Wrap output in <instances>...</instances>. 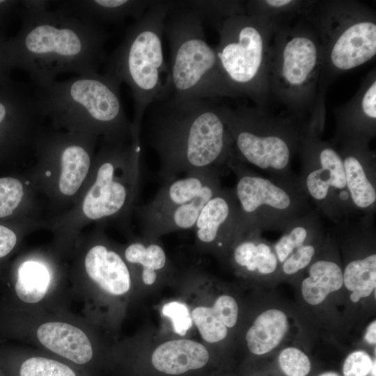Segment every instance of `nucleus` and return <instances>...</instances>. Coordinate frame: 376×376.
Returning a JSON list of instances; mask_svg holds the SVG:
<instances>
[{"instance_id": "1", "label": "nucleus", "mask_w": 376, "mask_h": 376, "mask_svg": "<svg viewBox=\"0 0 376 376\" xmlns=\"http://www.w3.org/2000/svg\"><path fill=\"white\" fill-rule=\"evenodd\" d=\"M143 120L146 140L158 156L165 182L180 173L228 169L233 141L216 99L182 100L160 93Z\"/></svg>"}, {"instance_id": "2", "label": "nucleus", "mask_w": 376, "mask_h": 376, "mask_svg": "<svg viewBox=\"0 0 376 376\" xmlns=\"http://www.w3.org/2000/svg\"><path fill=\"white\" fill-rule=\"evenodd\" d=\"M107 38L103 26L50 8L21 22L16 35L6 39L4 52L11 69L25 71L34 87H42L61 73H99Z\"/></svg>"}, {"instance_id": "3", "label": "nucleus", "mask_w": 376, "mask_h": 376, "mask_svg": "<svg viewBox=\"0 0 376 376\" xmlns=\"http://www.w3.org/2000/svg\"><path fill=\"white\" fill-rule=\"evenodd\" d=\"M141 135L127 143L101 141L89 176L75 204L46 221L58 236L72 237L91 223L127 232L141 180Z\"/></svg>"}, {"instance_id": "4", "label": "nucleus", "mask_w": 376, "mask_h": 376, "mask_svg": "<svg viewBox=\"0 0 376 376\" xmlns=\"http://www.w3.org/2000/svg\"><path fill=\"white\" fill-rule=\"evenodd\" d=\"M120 85L104 72L56 80L34 87L33 92L41 113L54 129L127 143L133 129L124 111Z\"/></svg>"}, {"instance_id": "5", "label": "nucleus", "mask_w": 376, "mask_h": 376, "mask_svg": "<svg viewBox=\"0 0 376 376\" xmlns=\"http://www.w3.org/2000/svg\"><path fill=\"white\" fill-rule=\"evenodd\" d=\"M315 29L321 46L322 68L318 95L310 119L324 127L327 90L343 73L376 54V14L353 0H315L302 17Z\"/></svg>"}, {"instance_id": "6", "label": "nucleus", "mask_w": 376, "mask_h": 376, "mask_svg": "<svg viewBox=\"0 0 376 376\" xmlns=\"http://www.w3.org/2000/svg\"><path fill=\"white\" fill-rule=\"evenodd\" d=\"M164 35L169 45L170 65L161 93L182 100L237 97L224 75L214 47L207 43L203 23L184 1H177L169 11Z\"/></svg>"}, {"instance_id": "7", "label": "nucleus", "mask_w": 376, "mask_h": 376, "mask_svg": "<svg viewBox=\"0 0 376 376\" xmlns=\"http://www.w3.org/2000/svg\"><path fill=\"white\" fill-rule=\"evenodd\" d=\"M177 1H155L143 17L127 29L124 38L106 62L104 73L126 84L134 101L133 132L141 133L144 114L163 88L168 75L163 52L167 15Z\"/></svg>"}, {"instance_id": "8", "label": "nucleus", "mask_w": 376, "mask_h": 376, "mask_svg": "<svg viewBox=\"0 0 376 376\" xmlns=\"http://www.w3.org/2000/svg\"><path fill=\"white\" fill-rule=\"evenodd\" d=\"M322 51L313 27L304 18L278 27L270 47V98L283 105L299 123L311 115L317 98Z\"/></svg>"}, {"instance_id": "9", "label": "nucleus", "mask_w": 376, "mask_h": 376, "mask_svg": "<svg viewBox=\"0 0 376 376\" xmlns=\"http://www.w3.org/2000/svg\"><path fill=\"white\" fill-rule=\"evenodd\" d=\"M98 138L46 128L24 175L49 214L60 215L76 202L91 173Z\"/></svg>"}, {"instance_id": "10", "label": "nucleus", "mask_w": 376, "mask_h": 376, "mask_svg": "<svg viewBox=\"0 0 376 376\" xmlns=\"http://www.w3.org/2000/svg\"><path fill=\"white\" fill-rule=\"evenodd\" d=\"M230 134L234 157L271 177L294 180L292 159L298 152L301 123L291 116L274 115L266 108L219 104Z\"/></svg>"}, {"instance_id": "11", "label": "nucleus", "mask_w": 376, "mask_h": 376, "mask_svg": "<svg viewBox=\"0 0 376 376\" xmlns=\"http://www.w3.org/2000/svg\"><path fill=\"white\" fill-rule=\"evenodd\" d=\"M278 27L246 13L226 19L214 47L224 75L233 91L266 108L270 98L268 70L270 47Z\"/></svg>"}, {"instance_id": "12", "label": "nucleus", "mask_w": 376, "mask_h": 376, "mask_svg": "<svg viewBox=\"0 0 376 376\" xmlns=\"http://www.w3.org/2000/svg\"><path fill=\"white\" fill-rule=\"evenodd\" d=\"M228 169L235 175L234 189L244 233L258 230L283 232L313 208L298 176L294 180L266 178L234 157Z\"/></svg>"}, {"instance_id": "13", "label": "nucleus", "mask_w": 376, "mask_h": 376, "mask_svg": "<svg viewBox=\"0 0 376 376\" xmlns=\"http://www.w3.org/2000/svg\"><path fill=\"white\" fill-rule=\"evenodd\" d=\"M298 152L299 181L311 203L336 224L350 219L357 210L350 198L342 158L336 146L322 138L308 123H301Z\"/></svg>"}, {"instance_id": "14", "label": "nucleus", "mask_w": 376, "mask_h": 376, "mask_svg": "<svg viewBox=\"0 0 376 376\" xmlns=\"http://www.w3.org/2000/svg\"><path fill=\"white\" fill-rule=\"evenodd\" d=\"M221 173L205 170L164 182L149 202L134 208L143 237L158 239L194 228L204 205L222 187Z\"/></svg>"}, {"instance_id": "15", "label": "nucleus", "mask_w": 376, "mask_h": 376, "mask_svg": "<svg viewBox=\"0 0 376 376\" xmlns=\"http://www.w3.org/2000/svg\"><path fill=\"white\" fill-rule=\"evenodd\" d=\"M45 119L27 85L10 78L0 85V175L31 165Z\"/></svg>"}, {"instance_id": "16", "label": "nucleus", "mask_w": 376, "mask_h": 376, "mask_svg": "<svg viewBox=\"0 0 376 376\" xmlns=\"http://www.w3.org/2000/svg\"><path fill=\"white\" fill-rule=\"evenodd\" d=\"M375 224L363 220L344 225L336 233L343 254V288L352 304L375 295Z\"/></svg>"}, {"instance_id": "17", "label": "nucleus", "mask_w": 376, "mask_h": 376, "mask_svg": "<svg viewBox=\"0 0 376 376\" xmlns=\"http://www.w3.org/2000/svg\"><path fill=\"white\" fill-rule=\"evenodd\" d=\"M194 228L198 248L227 258L235 240L244 233L234 189L221 187L204 205Z\"/></svg>"}, {"instance_id": "18", "label": "nucleus", "mask_w": 376, "mask_h": 376, "mask_svg": "<svg viewBox=\"0 0 376 376\" xmlns=\"http://www.w3.org/2000/svg\"><path fill=\"white\" fill-rule=\"evenodd\" d=\"M370 142L353 139L335 144L343 163L350 198L362 215H375L376 211V159Z\"/></svg>"}, {"instance_id": "19", "label": "nucleus", "mask_w": 376, "mask_h": 376, "mask_svg": "<svg viewBox=\"0 0 376 376\" xmlns=\"http://www.w3.org/2000/svg\"><path fill=\"white\" fill-rule=\"evenodd\" d=\"M336 128L331 142L344 139L371 141L376 136V70H371L355 94L333 109Z\"/></svg>"}, {"instance_id": "20", "label": "nucleus", "mask_w": 376, "mask_h": 376, "mask_svg": "<svg viewBox=\"0 0 376 376\" xmlns=\"http://www.w3.org/2000/svg\"><path fill=\"white\" fill-rule=\"evenodd\" d=\"M300 284L301 295L310 306H321L343 287L340 250L334 233L327 232L324 245L306 269Z\"/></svg>"}, {"instance_id": "21", "label": "nucleus", "mask_w": 376, "mask_h": 376, "mask_svg": "<svg viewBox=\"0 0 376 376\" xmlns=\"http://www.w3.org/2000/svg\"><path fill=\"white\" fill-rule=\"evenodd\" d=\"M258 230L242 233L233 244L228 257L234 269L243 276L259 280L279 277L280 263L272 244Z\"/></svg>"}, {"instance_id": "22", "label": "nucleus", "mask_w": 376, "mask_h": 376, "mask_svg": "<svg viewBox=\"0 0 376 376\" xmlns=\"http://www.w3.org/2000/svg\"><path fill=\"white\" fill-rule=\"evenodd\" d=\"M154 3L142 0L52 1L53 9L102 26L118 24L129 17L138 20Z\"/></svg>"}, {"instance_id": "23", "label": "nucleus", "mask_w": 376, "mask_h": 376, "mask_svg": "<svg viewBox=\"0 0 376 376\" xmlns=\"http://www.w3.org/2000/svg\"><path fill=\"white\" fill-rule=\"evenodd\" d=\"M45 208L23 172L0 175V222H38L45 227Z\"/></svg>"}, {"instance_id": "24", "label": "nucleus", "mask_w": 376, "mask_h": 376, "mask_svg": "<svg viewBox=\"0 0 376 376\" xmlns=\"http://www.w3.org/2000/svg\"><path fill=\"white\" fill-rule=\"evenodd\" d=\"M84 265L87 276L107 293L122 295L130 290L131 274L126 261L104 242L88 250Z\"/></svg>"}, {"instance_id": "25", "label": "nucleus", "mask_w": 376, "mask_h": 376, "mask_svg": "<svg viewBox=\"0 0 376 376\" xmlns=\"http://www.w3.org/2000/svg\"><path fill=\"white\" fill-rule=\"evenodd\" d=\"M209 359L210 353L205 345L187 338L166 341L151 355V363L157 370L173 375L200 369Z\"/></svg>"}, {"instance_id": "26", "label": "nucleus", "mask_w": 376, "mask_h": 376, "mask_svg": "<svg viewBox=\"0 0 376 376\" xmlns=\"http://www.w3.org/2000/svg\"><path fill=\"white\" fill-rule=\"evenodd\" d=\"M36 335L46 348L77 364L86 363L93 357L91 343L86 334L70 324L46 322L39 327Z\"/></svg>"}, {"instance_id": "27", "label": "nucleus", "mask_w": 376, "mask_h": 376, "mask_svg": "<svg viewBox=\"0 0 376 376\" xmlns=\"http://www.w3.org/2000/svg\"><path fill=\"white\" fill-rule=\"evenodd\" d=\"M193 323L207 343L224 340L238 320L239 306L231 295H219L212 306H198L191 312Z\"/></svg>"}, {"instance_id": "28", "label": "nucleus", "mask_w": 376, "mask_h": 376, "mask_svg": "<svg viewBox=\"0 0 376 376\" xmlns=\"http://www.w3.org/2000/svg\"><path fill=\"white\" fill-rule=\"evenodd\" d=\"M290 322L282 309L268 308L260 313L245 334L246 345L251 353L267 354L277 348L290 331Z\"/></svg>"}, {"instance_id": "29", "label": "nucleus", "mask_w": 376, "mask_h": 376, "mask_svg": "<svg viewBox=\"0 0 376 376\" xmlns=\"http://www.w3.org/2000/svg\"><path fill=\"white\" fill-rule=\"evenodd\" d=\"M125 260L140 269L142 282L147 285L154 284L168 268L166 252L157 241L143 237L131 242L124 250Z\"/></svg>"}, {"instance_id": "30", "label": "nucleus", "mask_w": 376, "mask_h": 376, "mask_svg": "<svg viewBox=\"0 0 376 376\" xmlns=\"http://www.w3.org/2000/svg\"><path fill=\"white\" fill-rule=\"evenodd\" d=\"M324 232L321 218L315 209L295 219L272 244L280 265L297 249Z\"/></svg>"}, {"instance_id": "31", "label": "nucleus", "mask_w": 376, "mask_h": 376, "mask_svg": "<svg viewBox=\"0 0 376 376\" xmlns=\"http://www.w3.org/2000/svg\"><path fill=\"white\" fill-rule=\"evenodd\" d=\"M315 0H249L245 1V13L253 18L279 27L302 17Z\"/></svg>"}, {"instance_id": "32", "label": "nucleus", "mask_w": 376, "mask_h": 376, "mask_svg": "<svg viewBox=\"0 0 376 376\" xmlns=\"http://www.w3.org/2000/svg\"><path fill=\"white\" fill-rule=\"evenodd\" d=\"M14 292L17 298L27 304L41 301L50 284L49 272L43 263L24 260L17 267Z\"/></svg>"}, {"instance_id": "33", "label": "nucleus", "mask_w": 376, "mask_h": 376, "mask_svg": "<svg viewBox=\"0 0 376 376\" xmlns=\"http://www.w3.org/2000/svg\"><path fill=\"white\" fill-rule=\"evenodd\" d=\"M189 8L201 21L205 22L217 29L218 32L224 22L228 18L245 13V1L238 0L184 1Z\"/></svg>"}, {"instance_id": "34", "label": "nucleus", "mask_w": 376, "mask_h": 376, "mask_svg": "<svg viewBox=\"0 0 376 376\" xmlns=\"http://www.w3.org/2000/svg\"><path fill=\"white\" fill-rule=\"evenodd\" d=\"M324 232L292 252L281 265L280 276H300L321 251L326 238Z\"/></svg>"}, {"instance_id": "35", "label": "nucleus", "mask_w": 376, "mask_h": 376, "mask_svg": "<svg viewBox=\"0 0 376 376\" xmlns=\"http://www.w3.org/2000/svg\"><path fill=\"white\" fill-rule=\"evenodd\" d=\"M42 227H44V224L38 222H0V263L15 251L25 232L32 228Z\"/></svg>"}, {"instance_id": "36", "label": "nucleus", "mask_w": 376, "mask_h": 376, "mask_svg": "<svg viewBox=\"0 0 376 376\" xmlns=\"http://www.w3.org/2000/svg\"><path fill=\"white\" fill-rule=\"evenodd\" d=\"M19 376H75L67 365L44 357H31L21 365Z\"/></svg>"}, {"instance_id": "37", "label": "nucleus", "mask_w": 376, "mask_h": 376, "mask_svg": "<svg viewBox=\"0 0 376 376\" xmlns=\"http://www.w3.org/2000/svg\"><path fill=\"white\" fill-rule=\"evenodd\" d=\"M278 362L286 376H306L311 370L309 357L297 347H284L279 354Z\"/></svg>"}, {"instance_id": "38", "label": "nucleus", "mask_w": 376, "mask_h": 376, "mask_svg": "<svg viewBox=\"0 0 376 376\" xmlns=\"http://www.w3.org/2000/svg\"><path fill=\"white\" fill-rule=\"evenodd\" d=\"M162 312L171 320L176 334L185 336L191 329L193 321L191 313L185 304L178 301H169L163 306Z\"/></svg>"}, {"instance_id": "39", "label": "nucleus", "mask_w": 376, "mask_h": 376, "mask_svg": "<svg viewBox=\"0 0 376 376\" xmlns=\"http://www.w3.org/2000/svg\"><path fill=\"white\" fill-rule=\"evenodd\" d=\"M363 350L352 352L344 361L343 373L344 376H367L370 373L375 361Z\"/></svg>"}, {"instance_id": "40", "label": "nucleus", "mask_w": 376, "mask_h": 376, "mask_svg": "<svg viewBox=\"0 0 376 376\" xmlns=\"http://www.w3.org/2000/svg\"><path fill=\"white\" fill-rule=\"evenodd\" d=\"M52 1L47 0H23L20 1L17 18L21 22L32 19L49 10Z\"/></svg>"}, {"instance_id": "41", "label": "nucleus", "mask_w": 376, "mask_h": 376, "mask_svg": "<svg viewBox=\"0 0 376 376\" xmlns=\"http://www.w3.org/2000/svg\"><path fill=\"white\" fill-rule=\"evenodd\" d=\"M20 1L0 0V36H6V29L12 19L17 18Z\"/></svg>"}, {"instance_id": "42", "label": "nucleus", "mask_w": 376, "mask_h": 376, "mask_svg": "<svg viewBox=\"0 0 376 376\" xmlns=\"http://www.w3.org/2000/svg\"><path fill=\"white\" fill-rule=\"evenodd\" d=\"M6 36H0V85L10 78L11 68L8 65L4 52V44Z\"/></svg>"}, {"instance_id": "43", "label": "nucleus", "mask_w": 376, "mask_h": 376, "mask_svg": "<svg viewBox=\"0 0 376 376\" xmlns=\"http://www.w3.org/2000/svg\"><path fill=\"white\" fill-rule=\"evenodd\" d=\"M364 340L370 345L375 347L376 345V321L373 320L367 327Z\"/></svg>"}, {"instance_id": "44", "label": "nucleus", "mask_w": 376, "mask_h": 376, "mask_svg": "<svg viewBox=\"0 0 376 376\" xmlns=\"http://www.w3.org/2000/svg\"><path fill=\"white\" fill-rule=\"evenodd\" d=\"M320 376H340L336 372H326L324 373H322Z\"/></svg>"}, {"instance_id": "45", "label": "nucleus", "mask_w": 376, "mask_h": 376, "mask_svg": "<svg viewBox=\"0 0 376 376\" xmlns=\"http://www.w3.org/2000/svg\"><path fill=\"white\" fill-rule=\"evenodd\" d=\"M375 369H376V360L375 359L373 367L371 368V371H370L371 376H376Z\"/></svg>"}, {"instance_id": "46", "label": "nucleus", "mask_w": 376, "mask_h": 376, "mask_svg": "<svg viewBox=\"0 0 376 376\" xmlns=\"http://www.w3.org/2000/svg\"><path fill=\"white\" fill-rule=\"evenodd\" d=\"M309 121V120H308ZM310 122V121H309ZM311 123V122H310ZM312 124V123H311ZM313 125V124H312ZM315 126V125H314ZM317 128V127H316ZM318 130V129H317ZM319 131V130H318ZM320 132V131H319ZM320 133H323V132H320Z\"/></svg>"}]
</instances>
